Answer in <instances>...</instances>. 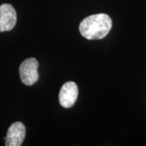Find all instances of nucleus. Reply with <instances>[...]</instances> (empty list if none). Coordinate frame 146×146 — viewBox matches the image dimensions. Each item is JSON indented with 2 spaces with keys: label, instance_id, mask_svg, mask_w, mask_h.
<instances>
[{
  "label": "nucleus",
  "instance_id": "nucleus-1",
  "mask_svg": "<svg viewBox=\"0 0 146 146\" xmlns=\"http://www.w3.org/2000/svg\"><path fill=\"white\" fill-rule=\"evenodd\" d=\"M111 27V18L107 14L99 13L84 19L80 25V32L88 40H98L109 33Z\"/></svg>",
  "mask_w": 146,
  "mask_h": 146
},
{
  "label": "nucleus",
  "instance_id": "nucleus-2",
  "mask_svg": "<svg viewBox=\"0 0 146 146\" xmlns=\"http://www.w3.org/2000/svg\"><path fill=\"white\" fill-rule=\"evenodd\" d=\"M38 62L34 58L25 59L21 63L19 68V73L22 83L25 85H33L39 78L37 72Z\"/></svg>",
  "mask_w": 146,
  "mask_h": 146
},
{
  "label": "nucleus",
  "instance_id": "nucleus-3",
  "mask_svg": "<svg viewBox=\"0 0 146 146\" xmlns=\"http://www.w3.org/2000/svg\"><path fill=\"white\" fill-rule=\"evenodd\" d=\"M78 97V87L72 81H68L60 89L58 99L60 105L64 108H70L75 104Z\"/></svg>",
  "mask_w": 146,
  "mask_h": 146
},
{
  "label": "nucleus",
  "instance_id": "nucleus-4",
  "mask_svg": "<svg viewBox=\"0 0 146 146\" xmlns=\"http://www.w3.org/2000/svg\"><path fill=\"white\" fill-rule=\"evenodd\" d=\"M25 127L21 122H15L9 127L5 137L6 146H21L25 137Z\"/></svg>",
  "mask_w": 146,
  "mask_h": 146
},
{
  "label": "nucleus",
  "instance_id": "nucleus-5",
  "mask_svg": "<svg viewBox=\"0 0 146 146\" xmlns=\"http://www.w3.org/2000/svg\"><path fill=\"white\" fill-rule=\"evenodd\" d=\"M16 11L8 3L0 6V32L11 30L16 24Z\"/></svg>",
  "mask_w": 146,
  "mask_h": 146
}]
</instances>
